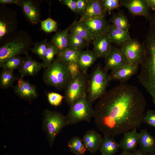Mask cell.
Instances as JSON below:
<instances>
[{
  "label": "cell",
  "instance_id": "1",
  "mask_svg": "<svg viewBox=\"0 0 155 155\" xmlns=\"http://www.w3.org/2000/svg\"><path fill=\"white\" fill-rule=\"evenodd\" d=\"M146 104L136 86L121 83L106 92L94 108L93 118L98 130L113 137L139 128Z\"/></svg>",
  "mask_w": 155,
  "mask_h": 155
},
{
  "label": "cell",
  "instance_id": "2",
  "mask_svg": "<svg viewBox=\"0 0 155 155\" xmlns=\"http://www.w3.org/2000/svg\"><path fill=\"white\" fill-rule=\"evenodd\" d=\"M142 43L145 55L137 78L155 105V35L150 28Z\"/></svg>",
  "mask_w": 155,
  "mask_h": 155
},
{
  "label": "cell",
  "instance_id": "3",
  "mask_svg": "<svg viewBox=\"0 0 155 155\" xmlns=\"http://www.w3.org/2000/svg\"><path fill=\"white\" fill-rule=\"evenodd\" d=\"M32 44L31 36L26 31H18L14 35L0 44V64L15 56L26 54Z\"/></svg>",
  "mask_w": 155,
  "mask_h": 155
},
{
  "label": "cell",
  "instance_id": "4",
  "mask_svg": "<svg viewBox=\"0 0 155 155\" xmlns=\"http://www.w3.org/2000/svg\"><path fill=\"white\" fill-rule=\"evenodd\" d=\"M43 78L46 85L61 90L65 88L71 78L67 64L57 58L46 68Z\"/></svg>",
  "mask_w": 155,
  "mask_h": 155
},
{
  "label": "cell",
  "instance_id": "5",
  "mask_svg": "<svg viewBox=\"0 0 155 155\" xmlns=\"http://www.w3.org/2000/svg\"><path fill=\"white\" fill-rule=\"evenodd\" d=\"M92 103L87 96L76 100L70 106L65 116L67 125H74L83 121L90 122L94 113Z\"/></svg>",
  "mask_w": 155,
  "mask_h": 155
},
{
  "label": "cell",
  "instance_id": "6",
  "mask_svg": "<svg viewBox=\"0 0 155 155\" xmlns=\"http://www.w3.org/2000/svg\"><path fill=\"white\" fill-rule=\"evenodd\" d=\"M66 126L65 116L61 113L49 110L44 112L42 129L51 146L53 145L57 135Z\"/></svg>",
  "mask_w": 155,
  "mask_h": 155
},
{
  "label": "cell",
  "instance_id": "7",
  "mask_svg": "<svg viewBox=\"0 0 155 155\" xmlns=\"http://www.w3.org/2000/svg\"><path fill=\"white\" fill-rule=\"evenodd\" d=\"M107 72L100 65L94 69L88 88V98L92 103L101 98L106 92L110 81Z\"/></svg>",
  "mask_w": 155,
  "mask_h": 155
},
{
  "label": "cell",
  "instance_id": "8",
  "mask_svg": "<svg viewBox=\"0 0 155 155\" xmlns=\"http://www.w3.org/2000/svg\"><path fill=\"white\" fill-rule=\"evenodd\" d=\"M0 8V43H3L14 35L18 25L16 11L4 5Z\"/></svg>",
  "mask_w": 155,
  "mask_h": 155
},
{
  "label": "cell",
  "instance_id": "9",
  "mask_svg": "<svg viewBox=\"0 0 155 155\" xmlns=\"http://www.w3.org/2000/svg\"><path fill=\"white\" fill-rule=\"evenodd\" d=\"M65 98L70 107L79 98L87 96L86 80L82 72L76 77L71 78L65 88Z\"/></svg>",
  "mask_w": 155,
  "mask_h": 155
},
{
  "label": "cell",
  "instance_id": "10",
  "mask_svg": "<svg viewBox=\"0 0 155 155\" xmlns=\"http://www.w3.org/2000/svg\"><path fill=\"white\" fill-rule=\"evenodd\" d=\"M129 64L138 66L142 62L145 55L143 43L137 39L131 38L120 46Z\"/></svg>",
  "mask_w": 155,
  "mask_h": 155
},
{
  "label": "cell",
  "instance_id": "11",
  "mask_svg": "<svg viewBox=\"0 0 155 155\" xmlns=\"http://www.w3.org/2000/svg\"><path fill=\"white\" fill-rule=\"evenodd\" d=\"M120 6L127 9L129 12L135 16H142L148 20L151 13L150 9L146 0H119Z\"/></svg>",
  "mask_w": 155,
  "mask_h": 155
},
{
  "label": "cell",
  "instance_id": "12",
  "mask_svg": "<svg viewBox=\"0 0 155 155\" xmlns=\"http://www.w3.org/2000/svg\"><path fill=\"white\" fill-rule=\"evenodd\" d=\"M104 69L106 71H111L128 64L124 53L119 48L113 47L104 58Z\"/></svg>",
  "mask_w": 155,
  "mask_h": 155
},
{
  "label": "cell",
  "instance_id": "13",
  "mask_svg": "<svg viewBox=\"0 0 155 155\" xmlns=\"http://www.w3.org/2000/svg\"><path fill=\"white\" fill-rule=\"evenodd\" d=\"M20 7L26 20L32 24L40 22V11L38 2L32 0H20Z\"/></svg>",
  "mask_w": 155,
  "mask_h": 155
},
{
  "label": "cell",
  "instance_id": "14",
  "mask_svg": "<svg viewBox=\"0 0 155 155\" xmlns=\"http://www.w3.org/2000/svg\"><path fill=\"white\" fill-rule=\"evenodd\" d=\"M138 65L128 63L111 71L108 75L110 81H118L121 83H125L134 75L138 69Z\"/></svg>",
  "mask_w": 155,
  "mask_h": 155
},
{
  "label": "cell",
  "instance_id": "15",
  "mask_svg": "<svg viewBox=\"0 0 155 155\" xmlns=\"http://www.w3.org/2000/svg\"><path fill=\"white\" fill-rule=\"evenodd\" d=\"M94 38L108 32L109 25L105 18H96L87 20L79 21Z\"/></svg>",
  "mask_w": 155,
  "mask_h": 155
},
{
  "label": "cell",
  "instance_id": "16",
  "mask_svg": "<svg viewBox=\"0 0 155 155\" xmlns=\"http://www.w3.org/2000/svg\"><path fill=\"white\" fill-rule=\"evenodd\" d=\"M111 43L107 32L94 37L93 51L98 58H105L112 48Z\"/></svg>",
  "mask_w": 155,
  "mask_h": 155
},
{
  "label": "cell",
  "instance_id": "17",
  "mask_svg": "<svg viewBox=\"0 0 155 155\" xmlns=\"http://www.w3.org/2000/svg\"><path fill=\"white\" fill-rule=\"evenodd\" d=\"M104 11L100 0H87V4L80 20H87L96 18H105Z\"/></svg>",
  "mask_w": 155,
  "mask_h": 155
},
{
  "label": "cell",
  "instance_id": "18",
  "mask_svg": "<svg viewBox=\"0 0 155 155\" xmlns=\"http://www.w3.org/2000/svg\"><path fill=\"white\" fill-rule=\"evenodd\" d=\"M82 140L86 149L90 152L94 153L100 148L103 137L96 131L91 129L85 132Z\"/></svg>",
  "mask_w": 155,
  "mask_h": 155
},
{
  "label": "cell",
  "instance_id": "19",
  "mask_svg": "<svg viewBox=\"0 0 155 155\" xmlns=\"http://www.w3.org/2000/svg\"><path fill=\"white\" fill-rule=\"evenodd\" d=\"M137 129H133L123 133V137L119 143L122 151L132 152L136 150L140 135Z\"/></svg>",
  "mask_w": 155,
  "mask_h": 155
},
{
  "label": "cell",
  "instance_id": "20",
  "mask_svg": "<svg viewBox=\"0 0 155 155\" xmlns=\"http://www.w3.org/2000/svg\"><path fill=\"white\" fill-rule=\"evenodd\" d=\"M14 90L18 95L26 99H32L38 96L35 86L23 78H20L18 80Z\"/></svg>",
  "mask_w": 155,
  "mask_h": 155
},
{
  "label": "cell",
  "instance_id": "21",
  "mask_svg": "<svg viewBox=\"0 0 155 155\" xmlns=\"http://www.w3.org/2000/svg\"><path fill=\"white\" fill-rule=\"evenodd\" d=\"M26 58L21 67L19 69L20 78L27 76L36 75L42 68V63H40L33 59L27 53Z\"/></svg>",
  "mask_w": 155,
  "mask_h": 155
},
{
  "label": "cell",
  "instance_id": "22",
  "mask_svg": "<svg viewBox=\"0 0 155 155\" xmlns=\"http://www.w3.org/2000/svg\"><path fill=\"white\" fill-rule=\"evenodd\" d=\"M138 144L140 150L144 154H152L155 150V138L146 129H142L140 132Z\"/></svg>",
  "mask_w": 155,
  "mask_h": 155
},
{
  "label": "cell",
  "instance_id": "23",
  "mask_svg": "<svg viewBox=\"0 0 155 155\" xmlns=\"http://www.w3.org/2000/svg\"><path fill=\"white\" fill-rule=\"evenodd\" d=\"M98 58L93 51L87 50L80 51L77 63L81 72L85 74L88 69Z\"/></svg>",
  "mask_w": 155,
  "mask_h": 155
},
{
  "label": "cell",
  "instance_id": "24",
  "mask_svg": "<svg viewBox=\"0 0 155 155\" xmlns=\"http://www.w3.org/2000/svg\"><path fill=\"white\" fill-rule=\"evenodd\" d=\"M70 29V26L63 30L57 32L53 36L51 42L56 50L57 54L68 47V32Z\"/></svg>",
  "mask_w": 155,
  "mask_h": 155
},
{
  "label": "cell",
  "instance_id": "25",
  "mask_svg": "<svg viewBox=\"0 0 155 155\" xmlns=\"http://www.w3.org/2000/svg\"><path fill=\"white\" fill-rule=\"evenodd\" d=\"M108 33L112 43L120 46L131 38L128 31L117 28L112 24L109 25Z\"/></svg>",
  "mask_w": 155,
  "mask_h": 155
},
{
  "label": "cell",
  "instance_id": "26",
  "mask_svg": "<svg viewBox=\"0 0 155 155\" xmlns=\"http://www.w3.org/2000/svg\"><path fill=\"white\" fill-rule=\"evenodd\" d=\"M114 137L104 135L102 143L99 150L102 155H114L120 148L119 144Z\"/></svg>",
  "mask_w": 155,
  "mask_h": 155
},
{
  "label": "cell",
  "instance_id": "27",
  "mask_svg": "<svg viewBox=\"0 0 155 155\" xmlns=\"http://www.w3.org/2000/svg\"><path fill=\"white\" fill-rule=\"evenodd\" d=\"M112 25L116 28L128 31L130 26L129 20L121 11L114 13L110 19Z\"/></svg>",
  "mask_w": 155,
  "mask_h": 155
},
{
  "label": "cell",
  "instance_id": "28",
  "mask_svg": "<svg viewBox=\"0 0 155 155\" xmlns=\"http://www.w3.org/2000/svg\"><path fill=\"white\" fill-rule=\"evenodd\" d=\"M70 32L75 33L83 38L89 44L93 41L94 38L86 27L79 21L75 20L70 26Z\"/></svg>",
  "mask_w": 155,
  "mask_h": 155
},
{
  "label": "cell",
  "instance_id": "29",
  "mask_svg": "<svg viewBox=\"0 0 155 155\" xmlns=\"http://www.w3.org/2000/svg\"><path fill=\"white\" fill-rule=\"evenodd\" d=\"M67 146L70 150L75 155H83L86 149L82 140L78 136H74L68 141Z\"/></svg>",
  "mask_w": 155,
  "mask_h": 155
},
{
  "label": "cell",
  "instance_id": "30",
  "mask_svg": "<svg viewBox=\"0 0 155 155\" xmlns=\"http://www.w3.org/2000/svg\"><path fill=\"white\" fill-rule=\"evenodd\" d=\"M80 52L68 47L63 52L57 54V59L66 64L70 63H77Z\"/></svg>",
  "mask_w": 155,
  "mask_h": 155
},
{
  "label": "cell",
  "instance_id": "31",
  "mask_svg": "<svg viewBox=\"0 0 155 155\" xmlns=\"http://www.w3.org/2000/svg\"><path fill=\"white\" fill-rule=\"evenodd\" d=\"M89 44L78 34L70 32L68 38V47L79 51L86 47Z\"/></svg>",
  "mask_w": 155,
  "mask_h": 155
},
{
  "label": "cell",
  "instance_id": "32",
  "mask_svg": "<svg viewBox=\"0 0 155 155\" xmlns=\"http://www.w3.org/2000/svg\"><path fill=\"white\" fill-rule=\"evenodd\" d=\"M24 59V58L19 55L14 56L0 64V67L3 70L13 71L15 69L20 68L23 63Z\"/></svg>",
  "mask_w": 155,
  "mask_h": 155
},
{
  "label": "cell",
  "instance_id": "33",
  "mask_svg": "<svg viewBox=\"0 0 155 155\" xmlns=\"http://www.w3.org/2000/svg\"><path fill=\"white\" fill-rule=\"evenodd\" d=\"M13 71L3 70L0 76V86L2 88L10 87L16 80Z\"/></svg>",
  "mask_w": 155,
  "mask_h": 155
},
{
  "label": "cell",
  "instance_id": "34",
  "mask_svg": "<svg viewBox=\"0 0 155 155\" xmlns=\"http://www.w3.org/2000/svg\"><path fill=\"white\" fill-rule=\"evenodd\" d=\"M57 54L56 50L52 42H48L47 50L42 59L43 68H46L51 65L55 55Z\"/></svg>",
  "mask_w": 155,
  "mask_h": 155
},
{
  "label": "cell",
  "instance_id": "35",
  "mask_svg": "<svg viewBox=\"0 0 155 155\" xmlns=\"http://www.w3.org/2000/svg\"><path fill=\"white\" fill-rule=\"evenodd\" d=\"M48 42L46 39L34 44V46L31 49L32 52L37 55L42 60L46 53Z\"/></svg>",
  "mask_w": 155,
  "mask_h": 155
},
{
  "label": "cell",
  "instance_id": "36",
  "mask_svg": "<svg viewBox=\"0 0 155 155\" xmlns=\"http://www.w3.org/2000/svg\"><path fill=\"white\" fill-rule=\"evenodd\" d=\"M40 23L41 29L46 33L55 32L57 29V22L50 17L40 21Z\"/></svg>",
  "mask_w": 155,
  "mask_h": 155
},
{
  "label": "cell",
  "instance_id": "37",
  "mask_svg": "<svg viewBox=\"0 0 155 155\" xmlns=\"http://www.w3.org/2000/svg\"><path fill=\"white\" fill-rule=\"evenodd\" d=\"M48 100L51 104L57 106L60 105L65 96L55 92L48 93L47 95Z\"/></svg>",
  "mask_w": 155,
  "mask_h": 155
},
{
  "label": "cell",
  "instance_id": "38",
  "mask_svg": "<svg viewBox=\"0 0 155 155\" xmlns=\"http://www.w3.org/2000/svg\"><path fill=\"white\" fill-rule=\"evenodd\" d=\"M101 2L104 11L110 13L111 11L120 6L119 0H101Z\"/></svg>",
  "mask_w": 155,
  "mask_h": 155
},
{
  "label": "cell",
  "instance_id": "39",
  "mask_svg": "<svg viewBox=\"0 0 155 155\" xmlns=\"http://www.w3.org/2000/svg\"><path fill=\"white\" fill-rule=\"evenodd\" d=\"M143 123L153 127L155 130V109L148 110L144 115Z\"/></svg>",
  "mask_w": 155,
  "mask_h": 155
},
{
  "label": "cell",
  "instance_id": "40",
  "mask_svg": "<svg viewBox=\"0 0 155 155\" xmlns=\"http://www.w3.org/2000/svg\"><path fill=\"white\" fill-rule=\"evenodd\" d=\"M67 65L71 78L76 77L82 73L77 63H70Z\"/></svg>",
  "mask_w": 155,
  "mask_h": 155
},
{
  "label": "cell",
  "instance_id": "41",
  "mask_svg": "<svg viewBox=\"0 0 155 155\" xmlns=\"http://www.w3.org/2000/svg\"><path fill=\"white\" fill-rule=\"evenodd\" d=\"M62 4L66 6L75 13H77L76 3L75 0H60L59 1Z\"/></svg>",
  "mask_w": 155,
  "mask_h": 155
},
{
  "label": "cell",
  "instance_id": "42",
  "mask_svg": "<svg viewBox=\"0 0 155 155\" xmlns=\"http://www.w3.org/2000/svg\"><path fill=\"white\" fill-rule=\"evenodd\" d=\"M77 13L81 15L83 13L87 4V0H75Z\"/></svg>",
  "mask_w": 155,
  "mask_h": 155
},
{
  "label": "cell",
  "instance_id": "43",
  "mask_svg": "<svg viewBox=\"0 0 155 155\" xmlns=\"http://www.w3.org/2000/svg\"><path fill=\"white\" fill-rule=\"evenodd\" d=\"M148 21L150 26V28L155 35V11H154L151 14Z\"/></svg>",
  "mask_w": 155,
  "mask_h": 155
},
{
  "label": "cell",
  "instance_id": "44",
  "mask_svg": "<svg viewBox=\"0 0 155 155\" xmlns=\"http://www.w3.org/2000/svg\"><path fill=\"white\" fill-rule=\"evenodd\" d=\"M0 3L2 5L7 4H15L20 6V0H0Z\"/></svg>",
  "mask_w": 155,
  "mask_h": 155
},
{
  "label": "cell",
  "instance_id": "45",
  "mask_svg": "<svg viewBox=\"0 0 155 155\" xmlns=\"http://www.w3.org/2000/svg\"><path fill=\"white\" fill-rule=\"evenodd\" d=\"M146 1L150 9L155 11V0H146Z\"/></svg>",
  "mask_w": 155,
  "mask_h": 155
},
{
  "label": "cell",
  "instance_id": "46",
  "mask_svg": "<svg viewBox=\"0 0 155 155\" xmlns=\"http://www.w3.org/2000/svg\"><path fill=\"white\" fill-rule=\"evenodd\" d=\"M133 152L134 155H144V154L140 149L136 150Z\"/></svg>",
  "mask_w": 155,
  "mask_h": 155
},
{
  "label": "cell",
  "instance_id": "47",
  "mask_svg": "<svg viewBox=\"0 0 155 155\" xmlns=\"http://www.w3.org/2000/svg\"><path fill=\"white\" fill-rule=\"evenodd\" d=\"M119 155H134V152L123 151Z\"/></svg>",
  "mask_w": 155,
  "mask_h": 155
},
{
  "label": "cell",
  "instance_id": "48",
  "mask_svg": "<svg viewBox=\"0 0 155 155\" xmlns=\"http://www.w3.org/2000/svg\"><path fill=\"white\" fill-rule=\"evenodd\" d=\"M144 155H152V154H144Z\"/></svg>",
  "mask_w": 155,
  "mask_h": 155
},
{
  "label": "cell",
  "instance_id": "49",
  "mask_svg": "<svg viewBox=\"0 0 155 155\" xmlns=\"http://www.w3.org/2000/svg\"><path fill=\"white\" fill-rule=\"evenodd\" d=\"M152 155H155V150L153 153L152 154Z\"/></svg>",
  "mask_w": 155,
  "mask_h": 155
},
{
  "label": "cell",
  "instance_id": "50",
  "mask_svg": "<svg viewBox=\"0 0 155 155\" xmlns=\"http://www.w3.org/2000/svg\"></svg>",
  "mask_w": 155,
  "mask_h": 155
}]
</instances>
